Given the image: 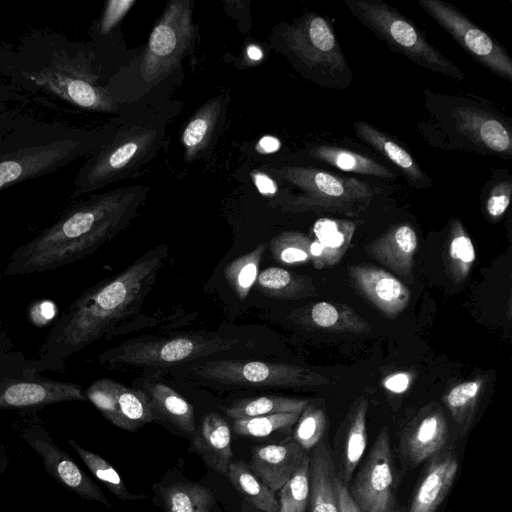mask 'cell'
<instances>
[{
  "instance_id": "cell-1",
  "label": "cell",
  "mask_w": 512,
  "mask_h": 512,
  "mask_svg": "<svg viewBox=\"0 0 512 512\" xmlns=\"http://www.w3.org/2000/svg\"><path fill=\"white\" fill-rule=\"evenodd\" d=\"M97 48L51 29H34L0 45V76L23 99L47 107L114 112L117 103L102 83Z\"/></svg>"
},
{
  "instance_id": "cell-2",
  "label": "cell",
  "mask_w": 512,
  "mask_h": 512,
  "mask_svg": "<svg viewBox=\"0 0 512 512\" xmlns=\"http://www.w3.org/2000/svg\"><path fill=\"white\" fill-rule=\"evenodd\" d=\"M144 195L142 188H119L69 205L12 253L3 274L41 273L91 255L127 227Z\"/></svg>"
},
{
  "instance_id": "cell-3",
  "label": "cell",
  "mask_w": 512,
  "mask_h": 512,
  "mask_svg": "<svg viewBox=\"0 0 512 512\" xmlns=\"http://www.w3.org/2000/svg\"><path fill=\"white\" fill-rule=\"evenodd\" d=\"M167 252L157 248L113 278L82 293L59 317L32 360L39 372L63 371L67 359L86 348L139 308L152 288Z\"/></svg>"
},
{
  "instance_id": "cell-4",
  "label": "cell",
  "mask_w": 512,
  "mask_h": 512,
  "mask_svg": "<svg viewBox=\"0 0 512 512\" xmlns=\"http://www.w3.org/2000/svg\"><path fill=\"white\" fill-rule=\"evenodd\" d=\"M112 131L84 129L22 115L0 134V192L89 157Z\"/></svg>"
},
{
  "instance_id": "cell-5",
  "label": "cell",
  "mask_w": 512,
  "mask_h": 512,
  "mask_svg": "<svg viewBox=\"0 0 512 512\" xmlns=\"http://www.w3.org/2000/svg\"><path fill=\"white\" fill-rule=\"evenodd\" d=\"M441 99L439 108L430 109L434 127L440 130V147L512 157L511 124L503 116L472 98Z\"/></svg>"
},
{
  "instance_id": "cell-6",
  "label": "cell",
  "mask_w": 512,
  "mask_h": 512,
  "mask_svg": "<svg viewBox=\"0 0 512 512\" xmlns=\"http://www.w3.org/2000/svg\"><path fill=\"white\" fill-rule=\"evenodd\" d=\"M282 38L307 78L332 89L351 85L353 75L329 19L308 12L288 24Z\"/></svg>"
},
{
  "instance_id": "cell-7",
  "label": "cell",
  "mask_w": 512,
  "mask_h": 512,
  "mask_svg": "<svg viewBox=\"0 0 512 512\" xmlns=\"http://www.w3.org/2000/svg\"><path fill=\"white\" fill-rule=\"evenodd\" d=\"M345 5L391 50L455 81L460 82L465 78L464 72L429 44L417 26L395 8L380 0H346Z\"/></svg>"
},
{
  "instance_id": "cell-8",
  "label": "cell",
  "mask_w": 512,
  "mask_h": 512,
  "mask_svg": "<svg viewBox=\"0 0 512 512\" xmlns=\"http://www.w3.org/2000/svg\"><path fill=\"white\" fill-rule=\"evenodd\" d=\"M86 400L80 385L42 376L32 360L8 346L0 330V410L36 412L52 404Z\"/></svg>"
},
{
  "instance_id": "cell-9",
  "label": "cell",
  "mask_w": 512,
  "mask_h": 512,
  "mask_svg": "<svg viewBox=\"0 0 512 512\" xmlns=\"http://www.w3.org/2000/svg\"><path fill=\"white\" fill-rule=\"evenodd\" d=\"M277 174L299 192L288 200L290 211L322 210L357 216L368 208L374 195L365 181L311 167H282Z\"/></svg>"
},
{
  "instance_id": "cell-10",
  "label": "cell",
  "mask_w": 512,
  "mask_h": 512,
  "mask_svg": "<svg viewBox=\"0 0 512 512\" xmlns=\"http://www.w3.org/2000/svg\"><path fill=\"white\" fill-rule=\"evenodd\" d=\"M158 138L155 127L142 123L112 131L77 172L71 198L96 191L124 177L153 151Z\"/></svg>"
},
{
  "instance_id": "cell-11",
  "label": "cell",
  "mask_w": 512,
  "mask_h": 512,
  "mask_svg": "<svg viewBox=\"0 0 512 512\" xmlns=\"http://www.w3.org/2000/svg\"><path fill=\"white\" fill-rule=\"evenodd\" d=\"M240 342L220 334L140 337L107 350L99 356V361L106 366L166 367L235 349Z\"/></svg>"
},
{
  "instance_id": "cell-12",
  "label": "cell",
  "mask_w": 512,
  "mask_h": 512,
  "mask_svg": "<svg viewBox=\"0 0 512 512\" xmlns=\"http://www.w3.org/2000/svg\"><path fill=\"white\" fill-rule=\"evenodd\" d=\"M192 372L215 383L256 388H309L329 383L327 377L305 367L253 360H209L192 367Z\"/></svg>"
},
{
  "instance_id": "cell-13",
  "label": "cell",
  "mask_w": 512,
  "mask_h": 512,
  "mask_svg": "<svg viewBox=\"0 0 512 512\" xmlns=\"http://www.w3.org/2000/svg\"><path fill=\"white\" fill-rule=\"evenodd\" d=\"M17 431L22 440L42 460L46 472L60 485L81 499L111 507L99 486L60 448L41 423L36 412L20 413Z\"/></svg>"
},
{
  "instance_id": "cell-14",
  "label": "cell",
  "mask_w": 512,
  "mask_h": 512,
  "mask_svg": "<svg viewBox=\"0 0 512 512\" xmlns=\"http://www.w3.org/2000/svg\"><path fill=\"white\" fill-rule=\"evenodd\" d=\"M193 37L189 1H173L154 27L143 54L140 72L148 83L166 77L178 65Z\"/></svg>"
},
{
  "instance_id": "cell-15",
  "label": "cell",
  "mask_w": 512,
  "mask_h": 512,
  "mask_svg": "<svg viewBox=\"0 0 512 512\" xmlns=\"http://www.w3.org/2000/svg\"><path fill=\"white\" fill-rule=\"evenodd\" d=\"M419 5L478 63L512 82V59L487 32L457 8L441 0H419Z\"/></svg>"
},
{
  "instance_id": "cell-16",
  "label": "cell",
  "mask_w": 512,
  "mask_h": 512,
  "mask_svg": "<svg viewBox=\"0 0 512 512\" xmlns=\"http://www.w3.org/2000/svg\"><path fill=\"white\" fill-rule=\"evenodd\" d=\"M387 427L379 431L350 490L361 512H389L393 508V466Z\"/></svg>"
},
{
  "instance_id": "cell-17",
  "label": "cell",
  "mask_w": 512,
  "mask_h": 512,
  "mask_svg": "<svg viewBox=\"0 0 512 512\" xmlns=\"http://www.w3.org/2000/svg\"><path fill=\"white\" fill-rule=\"evenodd\" d=\"M84 392L87 400L110 423L126 431H135L154 419L145 391L124 386L110 378H101L92 382Z\"/></svg>"
},
{
  "instance_id": "cell-18",
  "label": "cell",
  "mask_w": 512,
  "mask_h": 512,
  "mask_svg": "<svg viewBox=\"0 0 512 512\" xmlns=\"http://www.w3.org/2000/svg\"><path fill=\"white\" fill-rule=\"evenodd\" d=\"M448 425L442 408L436 403L423 407L404 427L400 450L405 462L417 466L446 447Z\"/></svg>"
},
{
  "instance_id": "cell-19",
  "label": "cell",
  "mask_w": 512,
  "mask_h": 512,
  "mask_svg": "<svg viewBox=\"0 0 512 512\" xmlns=\"http://www.w3.org/2000/svg\"><path fill=\"white\" fill-rule=\"evenodd\" d=\"M348 271L356 289L387 317H396L409 304V289L388 271L372 265H352Z\"/></svg>"
},
{
  "instance_id": "cell-20",
  "label": "cell",
  "mask_w": 512,
  "mask_h": 512,
  "mask_svg": "<svg viewBox=\"0 0 512 512\" xmlns=\"http://www.w3.org/2000/svg\"><path fill=\"white\" fill-rule=\"evenodd\" d=\"M429 459L408 512H435L455 480L459 463L454 449L444 447Z\"/></svg>"
},
{
  "instance_id": "cell-21",
  "label": "cell",
  "mask_w": 512,
  "mask_h": 512,
  "mask_svg": "<svg viewBox=\"0 0 512 512\" xmlns=\"http://www.w3.org/2000/svg\"><path fill=\"white\" fill-rule=\"evenodd\" d=\"M306 452L294 441L251 448L250 470L277 492L292 476Z\"/></svg>"
},
{
  "instance_id": "cell-22",
  "label": "cell",
  "mask_w": 512,
  "mask_h": 512,
  "mask_svg": "<svg viewBox=\"0 0 512 512\" xmlns=\"http://www.w3.org/2000/svg\"><path fill=\"white\" fill-rule=\"evenodd\" d=\"M418 248V237L408 224H398L368 244L367 253L395 273L410 275L414 256Z\"/></svg>"
},
{
  "instance_id": "cell-23",
  "label": "cell",
  "mask_w": 512,
  "mask_h": 512,
  "mask_svg": "<svg viewBox=\"0 0 512 512\" xmlns=\"http://www.w3.org/2000/svg\"><path fill=\"white\" fill-rule=\"evenodd\" d=\"M192 448L206 465L219 474L226 475L233 461L231 432L228 423L218 414H207L193 433Z\"/></svg>"
},
{
  "instance_id": "cell-24",
  "label": "cell",
  "mask_w": 512,
  "mask_h": 512,
  "mask_svg": "<svg viewBox=\"0 0 512 512\" xmlns=\"http://www.w3.org/2000/svg\"><path fill=\"white\" fill-rule=\"evenodd\" d=\"M353 129L362 142L392 162L412 187L427 188L433 185L412 155L388 135L361 120L354 123Z\"/></svg>"
},
{
  "instance_id": "cell-25",
  "label": "cell",
  "mask_w": 512,
  "mask_h": 512,
  "mask_svg": "<svg viewBox=\"0 0 512 512\" xmlns=\"http://www.w3.org/2000/svg\"><path fill=\"white\" fill-rule=\"evenodd\" d=\"M355 223L343 219L320 218L313 226L316 237L311 243L312 262L315 268L336 265L351 244Z\"/></svg>"
},
{
  "instance_id": "cell-26",
  "label": "cell",
  "mask_w": 512,
  "mask_h": 512,
  "mask_svg": "<svg viewBox=\"0 0 512 512\" xmlns=\"http://www.w3.org/2000/svg\"><path fill=\"white\" fill-rule=\"evenodd\" d=\"M310 512H340L336 471L330 451L320 441L310 457Z\"/></svg>"
},
{
  "instance_id": "cell-27",
  "label": "cell",
  "mask_w": 512,
  "mask_h": 512,
  "mask_svg": "<svg viewBox=\"0 0 512 512\" xmlns=\"http://www.w3.org/2000/svg\"><path fill=\"white\" fill-rule=\"evenodd\" d=\"M294 317L305 325L327 331L368 333L371 330L369 324L345 304L317 302Z\"/></svg>"
},
{
  "instance_id": "cell-28",
  "label": "cell",
  "mask_w": 512,
  "mask_h": 512,
  "mask_svg": "<svg viewBox=\"0 0 512 512\" xmlns=\"http://www.w3.org/2000/svg\"><path fill=\"white\" fill-rule=\"evenodd\" d=\"M152 412L184 433L196 430L193 406L179 393L163 383H152L146 387Z\"/></svg>"
},
{
  "instance_id": "cell-29",
  "label": "cell",
  "mask_w": 512,
  "mask_h": 512,
  "mask_svg": "<svg viewBox=\"0 0 512 512\" xmlns=\"http://www.w3.org/2000/svg\"><path fill=\"white\" fill-rule=\"evenodd\" d=\"M256 283L263 294L277 299L298 300L317 294L310 277L279 267L263 270L257 276Z\"/></svg>"
},
{
  "instance_id": "cell-30",
  "label": "cell",
  "mask_w": 512,
  "mask_h": 512,
  "mask_svg": "<svg viewBox=\"0 0 512 512\" xmlns=\"http://www.w3.org/2000/svg\"><path fill=\"white\" fill-rule=\"evenodd\" d=\"M367 402L360 399L349 416L347 431L342 448V478L346 485L352 477L367 444Z\"/></svg>"
},
{
  "instance_id": "cell-31",
  "label": "cell",
  "mask_w": 512,
  "mask_h": 512,
  "mask_svg": "<svg viewBox=\"0 0 512 512\" xmlns=\"http://www.w3.org/2000/svg\"><path fill=\"white\" fill-rule=\"evenodd\" d=\"M227 477L238 493L262 512H279V503L272 491L241 460L232 461Z\"/></svg>"
},
{
  "instance_id": "cell-32",
  "label": "cell",
  "mask_w": 512,
  "mask_h": 512,
  "mask_svg": "<svg viewBox=\"0 0 512 512\" xmlns=\"http://www.w3.org/2000/svg\"><path fill=\"white\" fill-rule=\"evenodd\" d=\"M475 260L476 252L470 236L461 221L454 219L450 225L445 258L448 276L455 284L464 282Z\"/></svg>"
},
{
  "instance_id": "cell-33",
  "label": "cell",
  "mask_w": 512,
  "mask_h": 512,
  "mask_svg": "<svg viewBox=\"0 0 512 512\" xmlns=\"http://www.w3.org/2000/svg\"><path fill=\"white\" fill-rule=\"evenodd\" d=\"M310 155L346 172L394 178V173L385 166L369 157L347 149L329 145H317L310 150Z\"/></svg>"
},
{
  "instance_id": "cell-34",
  "label": "cell",
  "mask_w": 512,
  "mask_h": 512,
  "mask_svg": "<svg viewBox=\"0 0 512 512\" xmlns=\"http://www.w3.org/2000/svg\"><path fill=\"white\" fill-rule=\"evenodd\" d=\"M221 108L220 98L210 100L188 123L182 135L186 159L191 160L210 142L222 112Z\"/></svg>"
},
{
  "instance_id": "cell-35",
  "label": "cell",
  "mask_w": 512,
  "mask_h": 512,
  "mask_svg": "<svg viewBox=\"0 0 512 512\" xmlns=\"http://www.w3.org/2000/svg\"><path fill=\"white\" fill-rule=\"evenodd\" d=\"M309 404L308 400L283 396H260L240 399L226 410L233 420L287 412H302Z\"/></svg>"
},
{
  "instance_id": "cell-36",
  "label": "cell",
  "mask_w": 512,
  "mask_h": 512,
  "mask_svg": "<svg viewBox=\"0 0 512 512\" xmlns=\"http://www.w3.org/2000/svg\"><path fill=\"white\" fill-rule=\"evenodd\" d=\"M67 444L73 448L94 477L101 481L118 499L139 501L146 498V494L138 495L129 492L118 472L100 455L82 447L73 439H68Z\"/></svg>"
},
{
  "instance_id": "cell-37",
  "label": "cell",
  "mask_w": 512,
  "mask_h": 512,
  "mask_svg": "<svg viewBox=\"0 0 512 512\" xmlns=\"http://www.w3.org/2000/svg\"><path fill=\"white\" fill-rule=\"evenodd\" d=\"M482 388L481 379L469 380L455 385L443 397L452 419L463 432L473 422Z\"/></svg>"
},
{
  "instance_id": "cell-38",
  "label": "cell",
  "mask_w": 512,
  "mask_h": 512,
  "mask_svg": "<svg viewBox=\"0 0 512 512\" xmlns=\"http://www.w3.org/2000/svg\"><path fill=\"white\" fill-rule=\"evenodd\" d=\"M168 512H212L215 499L211 491L197 484L177 483L163 490Z\"/></svg>"
},
{
  "instance_id": "cell-39",
  "label": "cell",
  "mask_w": 512,
  "mask_h": 512,
  "mask_svg": "<svg viewBox=\"0 0 512 512\" xmlns=\"http://www.w3.org/2000/svg\"><path fill=\"white\" fill-rule=\"evenodd\" d=\"M266 244L261 243L250 252L234 259L224 269V276L234 293L244 300L256 282Z\"/></svg>"
},
{
  "instance_id": "cell-40",
  "label": "cell",
  "mask_w": 512,
  "mask_h": 512,
  "mask_svg": "<svg viewBox=\"0 0 512 512\" xmlns=\"http://www.w3.org/2000/svg\"><path fill=\"white\" fill-rule=\"evenodd\" d=\"M310 457L306 454L279 490V512H305L310 496Z\"/></svg>"
},
{
  "instance_id": "cell-41",
  "label": "cell",
  "mask_w": 512,
  "mask_h": 512,
  "mask_svg": "<svg viewBox=\"0 0 512 512\" xmlns=\"http://www.w3.org/2000/svg\"><path fill=\"white\" fill-rule=\"evenodd\" d=\"M312 240L304 233L288 231L276 235L269 243L273 258L283 264L312 262Z\"/></svg>"
},
{
  "instance_id": "cell-42",
  "label": "cell",
  "mask_w": 512,
  "mask_h": 512,
  "mask_svg": "<svg viewBox=\"0 0 512 512\" xmlns=\"http://www.w3.org/2000/svg\"><path fill=\"white\" fill-rule=\"evenodd\" d=\"M300 414L301 412H287L233 420L232 428L241 436L265 437L293 426Z\"/></svg>"
},
{
  "instance_id": "cell-43",
  "label": "cell",
  "mask_w": 512,
  "mask_h": 512,
  "mask_svg": "<svg viewBox=\"0 0 512 512\" xmlns=\"http://www.w3.org/2000/svg\"><path fill=\"white\" fill-rule=\"evenodd\" d=\"M296 424L293 440L307 452L322 439L327 427V418L322 408L309 403L301 412Z\"/></svg>"
},
{
  "instance_id": "cell-44",
  "label": "cell",
  "mask_w": 512,
  "mask_h": 512,
  "mask_svg": "<svg viewBox=\"0 0 512 512\" xmlns=\"http://www.w3.org/2000/svg\"><path fill=\"white\" fill-rule=\"evenodd\" d=\"M134 3V0L108 1L103 11V15L99 20L96 34L104 36L110 33Z\"/></svg>"
},
{
  "instance_id": "cell-45",
  "label": "cell",
  "mask_w": 512,
  "mask_h": 512,
  "mask_svg": "<svg viewBox=\"0 0 512 512\" xmlns=\"http://www.w3.org/2000/svg\"><path fill=\"white\" fill-rule=\"evenodd\" d=\"M512 193L510 180L501 181L495 184L486 200L485 208L487 214L493 218H500L507 210Z\"/></svg>"
},
{
  "instance_id": "cell-46",
  "label": "cell",
  "mask_w": 512,
  "mask_h": 512,
  "mask_svg": "<svg viewBox=\"0 0 512 512\" xmlns=\"http://www.w3.org/2000/svg\"><path fill=\"white\" fill-rule=\"evenodd\" d=\"M411 380L412 377L410 373L397 372L387 376L383 380V386L387 390L399 394L405 392L408 389Z\"/></svg>"
},
{
  "instance_id": "cell-47",
  "label": "cell",
  "mask_w": 512,
  "mask_h": 512,
  "mask_svg": "<svg viewBox=\"0 0 512 512\" xmlns=\"http://www.w3.org/2000/svg\"><path fill=\"white\" fill-rule=\"evenodd\" d=\"M336 490L340 512H361L354 503L347 486L338 476L336 478Z\"/></svg>"
},
{
  "instance_id": "cell-48",
  "label": "cell",
  "mask_w": 512,
  "mask_h": 512,
  "mask_svg": "<svg viewBox=\"0 0 512 512\" xmlns=\"http://www.w3.org/2000/svg\"><path fill=\"white\" fill-rule=\"evenodd\" d=\"M16 99L23 100L4 80L0 81V114L11 110L10 102Z\"/></svg>"
},
{
  "instance_id": "cell-49",
  "label": "cell",
  "mask_w": 512,
  "mask_h": 512,
  "mask_svg": "<svg viewBox=\"0 0 512 512\" xmlns=\"http://www.w3.org/2000/svg\"><path fill=\"white\" fill-rule=\"evenodd\" d=\"M254 183L263 195H274L277 191L276 183L266 174L258 172L253 175Z\"/></svg>"
},
{
  "instance_id": "cell-50",
  "label": "cell",
  "mask_w": 512,
  "mask_h": 512,
  "mask_svg": "<svg viewBox=\"0 0 512 512\" xmlns=\"http://www.w3.org/2000/svg\"><path fill=\"white\" fill-rule=\"evenodd\" d=\"M280 146L281 143L278 138L266 135L259 140L257 149L262 153H273L278 151Z\"/></svg>"
},
{
  "instance_id": "cell-51",
  "label": "cell",
  "mask_w": 512,
  "mask_h": 512,
  "mask_svg": "<svg viewBox=\"0 0 512 512\" xmlns=\"http://www.w3.org/2000/svg\"><path fill=\"white\" fill-rule=\"evenodd\" d=\"M10 460L6 450L0 447V479L2 475L6 472L9 466Z\"/></svg>"
},
{
  "instance_id": "cell-52",
  "label": "cell",
  "mask_w": 512,
  "mask_h": 512,
  "mask_svg": "<svg viewBox=\"0 0 512 512\" xmlns=\"http://www.w3.org/2000/svg\"><path fill=\"white\" fill-rule=\"evenodd\" d=\"M247 54L252 60H260L262 58V51L256 46H250L247 49Z\"/></svg>"
},
{
  "instance_id": "cell-53",
  "label": "cell",
  "mask_w": 512,
  "mask_h": 512,
  "mask_svg": "<svg viewBox=\"0 0 512 512\" xmlns=\"http://www.w3.org/2000/svg\"><path fill=\"white\" fill-rule=\"evenodd\" d=\"M389 512H399V511H393V510H391V511H389Z\"/></svg>"
}]
</instances>
